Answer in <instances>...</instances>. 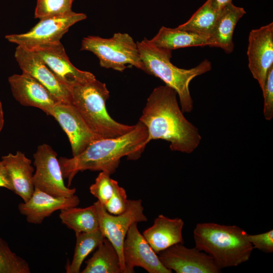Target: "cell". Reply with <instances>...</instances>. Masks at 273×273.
<instances>
[{
    "instance_id": "cell-8",
    "label": "cell",
    "mask_w": 273,
    "mask_h": 273,
    "mask_svg": "<svg viewBox=\"0 0 273 273\" xmlns=\"http://www.w3.org/2000/svg\"><path fill=\"white\" fill-rule=\"evenodd\" d=\"M86 18L85 14L72 11L67 14L39 19L28 32L7 35L9 42L32 49L38 46L60 41L64 34L74 24Z\"/></svg>"
},
{
    "instance_id": "cell-10",
    "label": "cell",
    "mask_w": 273,
    "mask_h": 273,
    "mask_svg": "<svg viewBox=\"0 0 273 273\" xmlns=\"http://www.w3.org/2000/svg\"><path fill=\"white\" fill-rule=\"evenodd\" d=\"M14 56L22 73L37 80L58 103L71 104L70 88L57 78L37 53L32 50L18 46Z\"/></svg>"
},
{
    "instance_id": "cell-31",
    "label": "cell",
    "mask_w": 273,
    "mask_h": 273,
    "mask_svg": "<svg viewBox=\"0 0 273 273\" xmlns=\"http://www.w3.org/2000/svg\"><path fill=\"white\" fill-rule=\"evenodd\" d=\"M248 239L253 249H257L266 253L273 252V230L256 234H248Z\"/></svg>"
},
{
    "instance_id": "cell-9",
    "label": "cell",
    "mask_w": 273,
    "mask_h": 273,
    "mask_svg": "<svg viewBox=\"0 0 273 273\" xmlns=\"http://www.w3.org/2000/svg\"><path fill=\"white\" fill-rule=\"evenodd\" d=\"M33 158L36 168L33 176L34 188L55 197H70L75 194V188L65 186L57 153L50 145L38 146Z\"/></svg>"
},
{
    "instance_id": "cell-29",
    "label": "cell",
    "mask_w": 273,
    "mask_h": 273,
    "mask_svg": "<svg viewBox=\"0 0 273 273\" xmlns=\"http://www.w3.org/2000/svg\"><path fill=\"white\" fill-rule=\"evenodd\" d=\"M113 191L108 202L104 205L106 210L113 215L123 213L127 208L129 200L125 189L119 186L117 181L113 179Z\"/></svg>"
},
{
    "instance_id": "cell-26",
    "label": "cell",
    "mask_w": 273,
    "mask_h": 273,
    "mask_svg": "<svg viewBox=\"0 0 273 273\" xmlns=\"http://www.w3.org/2000/svg\"><path fill=\"white\" fill-rule=\"evenodd\" d=\"M28 262L13 252L0 237V273H30Z\"/></svg>"
},
{
    "instance_id": "cell-33",
    "label": "cell",
    "mask_w": 273,
    "mask_h": 273,
    "mask_svg": "<svg viewBox=\"0 0 273 273\" xmlns=\"http://www.w3.org/2000/svg\"><path fill=\"white\" fill-rule=\"evenodd\" d=\"M232 0H211L213 6L218 11H220L227 5L232 3Z\"/></svg>"
},
{
    "instance_id": "cell-34",
    "label": "cell",
    "mask_w": 273,
    "mask_h": 273,
    "mask_svg": "<svg viewBox=\"0 0 273 273\" xmlns=\"http://www.w3.org/2000/svg\"><path fill=\"white\" fill-rule=\"evenodd\" d=\"M4 124V113L2 103L0 101V133Z\"/></svg>"
},
{
    "instance_id": "cell-14",
    "label": "cell",
    "mask_w": 273,
    "mask_h": 273,
    "mask_svg": "<svg viewBox=\"0 0 273 273\" xmlns=\"http://www.w3.org/2000/svg\"><path fill=\"white\" fill-rule=\"evenodd\" d=\"M30 50L37 53L57 78L70 88L77 83L95 77L72 64L60 41L41 44Z\"/></svg>"
},
{
    "instance_id": "cell-25",
    "label": "cell",
    "mask_w": 273,
    "mask_h": 273,
    "mask_svg": "<svg viewBox=\"0 0 273 273\" xmlns=\"http://www.w3.org/2000/svg\"><path fill=\"white\" fill-rule=\"evenodd\" d=\"M76 244L71 263L66 266L67 273H79L85 258L103 241L105 237L100 229L89 233H77Z\"/></svg>"
},
{
    "instance_id": "cell-4",
    "label": "cell",
    "mask_w": 273,
    "mask_h": 273,
    "mask_svg": "<svg viewBox=\"0 0 273 273\" xmlns=\"http://www.w3.org/2000/svg\"><path fill=\"white\" fill-rule=\"evenodd\" d=\"M248 234L236 225L201 222L193 231L195 247L210 255L221 268L248 261L253 250Z\"/></svg>"
},
{
    "instance_id": "cell-11",
    "label": "cell",
    "mask_w": 273,
    "mask_h": 273,
    "mask_svg": "<svg viewBox=\"0 0 273 273\" xmlns=\"http://www.w3.org/2000/svg\"><path fill=\"white\" fill-rule=\"evenodd\" d=\"M158 257L167 269L176 273H219L221 269L208 254L196 247L178 243L160 252Z\"/></svg>"
},
{
    "instance_id": "cell-2",
    "label": "cell",
    "mask_w": 273,
    "mask_h": 273,
    "mask_svg": "<svg viewBox=\"0 0 273 273\" xmlns=\"http://www.w3.org/2000/svg\"><path fill=\"white\" fill-rule=\"evenodd\" d=\"M147 127L139 121L129 132L120 136L101 139L90 143L80 154L68 158H59L63 178L68 180V187L79 171H100L113 174L121 159H138L148 142Z\"/></svg>"
},
{
    "instance_id": "cell-27",
    "label": "cell",
    "mask_w": 273,
    "mask_h": 273,
    "mask_svg": "<svg viewBox=\"0 0 273 273\" xmlns=\"http://www.w3.org/2000/svg\"><path fill=\"white\" fill-rule=\"evenodd\" d=\"M73 0H37L34 17L36 19L62 16L71 12Z\"/></svg>"
},
{
    "instance_id": "cell-19",
    "label": "cell",
    "mask_w": 273,
    "mask_h": 273,
    "mask_svg": "<svg viewBox=\"0 0 273 273\" xmlns=\"http://www.w3.org/2000/svg\"><path fill=\"white\" fill-rule=\"evenodd\" d=\"M2 161L10 174L13 192L20 196L24 202H27L34 191L33 182L34 168L31 160L24 153L17 151L2 157Z\"/></svg>"
},
{
    "instance_id": "cell-13",
    "label": "cell",
    "mask_w": 273,
    "mask_h": 273,
    "mask_svg": "<svg viewBox=\"0 0 273 273\" xmlns=\"http://www.w3.org/2000/svg\"><path fill=\"white\" fill-rule=\"evenodd\" d=\"M247 55L250 72L262 89L273 66L272 22L250 32Z\"/></svg>"
},
{
    "instance_id": "cell-7",
    "label": "cell",
    "mask_w": 273,
    "mask_h": 273,
    "mask_svg": "<svg viewBox=\"0 0 273 273\" xmlns=\"http://www.w3.org/2000/svg\"><path fill=\"white\" fill-rule=\"evenodd\" d=\"M99 223V228L104 237L116 250L120 261L122 273H126L122 249L126 234L134 223L145 222L148 219L144 213L141 199L129 200L127 209L123 213L113 215L107 211L98 200L94 203Z\"/></svg>"
},
{
    "instance_id": "cell-20",
    "label": "cell",
    "mask_w": 273,
    "mask_h": 273,
    "mask_svg": "<svg viewBox=\"0 0 273 273\" xmlns=\"http://www.w3.org/2000/svg\"><path fill=\"white\" fill-rule=\"evenodd\" d=\"M246 14L243 8L232 3L220 11L214 29L209 37L208 46L222 49L230 54L234 50L233 35L237 22Z\"/></svg>"
},
{
    "instance_id": "cell-24",
    "label": "cell",
    "mask_w": 273,
    "mask_h": 273,
    "mask_svg": "<svg viewBox=\"0 0 273 273\" xmlns=\"http://www.w3.org/2000/svg\"><path fill=\"white\" fill-rule=\"evenodd\" d=\"M219 13L220 11L213 6L211 0H207L187 22L176 28L209 37L214 29Z\"/></svg>"
},
{
    "instance_id": "cell-22",
    "label": "cell",
    "mask_w": 273,
    "mask_h": 273,
    "mask_svg": "<svg viewBox=\"0 0 273 273\" xmlns=\"http://www.w3.org/2000/svg\"><path fill=\"white\" fill-rule=\"evenodd\" d=\"M85 263L86 266L82 273H122L119 255L111 243L105 238Z\"/></svg>"
},
{
    "instance_id": "cell-15",
    "label": "cell",
    "mask_w": 273,
    "mask_h": 273,
    "mask_svg": "<svg viewBox=\"0 0 273 273\" xmlns=\"http://www.w3.org/2000/svg\"><path fill=\"white\" fill-rule=\"evenodd\" d=\"M52 117L67 134L73 156L80 154L90 143L99 140L72 104H57Z\"/></svg>"
},
{
    "instance_id": "cell-17",
    "label": "cell",
    "mask_w": 273,
    "mask_h": 273,
    "mask_svg": "<svg viewBox=\"0 0 273 273\" xmlns=\"http://www.w3.org/2000/svg\"><path fill=\"white\" fill-rule=\"evenodd\" d=\"M79 203L80 199L75 194L70 197H55L34 188L30 198L20 203L18 207L29 223L40 224L55 211L77 207Z\"/></svg>"
},
{
    "instance_id": "cell-30",
    "label": "cell",
    "mask_w": 273,
    "mask_h": 273,
    "mask_svg": "<svg viewBox=\"0 0 273 273\" xmlns=\"http://www.w3.org/2000/svg\"><path fill=\"white\" fill-rule=\"evenodd\" d=\"M262 91L264 99V117L269 121L273 118V66L268 71Z\"/></svg>"
},
{
    "instance_id": "cell-21",
    "label": "cell",
    "mask_w": 273,
    "mask_h": 273,
    "mask_svg": "<svg viewBox=\"0 0 273 273\" xmlns=\"http://www.w3.org/2000/svg\"><path fill=\"white\" fill-rule=\"evenodd\" d=\"M150 41L158 47L172 51L179 48L208 46L209 37L177 28L162 26Z\"/></svg>"
},
{
    "instance_id": "cell-28",
    "label": "cell",
    "mask_w": 273,
    "mask_h": 273,
    "mask_svg": "<svg viewBox=\"0 0 273 273\" xmlns=\"http://www.w3.org/2000/svg\"><path fill=\"white\" fill-rule=\"evenodd\" d=\"M107 172L101 171L95 182L89 187L90 193L98 199V200L105 205L111 198L113 191V179Z\"/></svg>"
},
{
    "instance_id": "cell-12",
    "label": "cell",
    "mask_w": 273,
    "mask_h": 273,
    "mask_svg": "<svg viewBox=\"0 0 273 273\" xmlns=\"http://www.w3.org/2000/svg\"><path fill=\"white\" fill-rule=\"evenodd\" d=\"M138 223L129 228L124 241L123 257L126 273L134 272L135 267H141L149 273H171L161 263L153 250L139 232Z\"/></svg>"
},
{
    "instance_id": "cell-32",
    "label": "cell",
    "mask_w": 273,
    "mask_h": 273,
    "mask_svg": "<svg viewBox=\"0 0 273 273\" xmlns=\"http://www.w3.org/2000/svg\"><path fill=\"white\" fill-rule=\"evenodd\" d=\"M0 187L13 192V187L10 174L2 160L0 161Z\"/></svg>"
},
{
    "instance_id": "cell-3",
    "label": "cell",
    "mask_w": 273,
    "mask_h": 273,
    "mask_svg": "<svg viewBox=\"0 0 273 273\" xmlns=\"http://www.w3.org/2000/svg\"><path fill=\"white\" fill-rule=\"evenodd\" d=\"M143 65V71L163 81L174 89L178 96L183 113H190L193 109L189 85L196 77L211 69V64L205 59L198 66L191 69L179 68L170 62L172 51L158 47L145 37L137 42Z\"/></svg>"
},
{
    "instance_id": "cell-6",
    "label": "cell",
    "mask_w": 273,
    "mask_h": 273,
    "mask_svg": "<svg viewBox=\"0 0 273 273\" xmlns=\"http://www.w3.org/2000/svg\"><path fill=\"white\" fill-rule=\"evenodd\" d=\"M80 50L94 53L105 68L119 72L132 66L143 69L137 42L127 33H116L109 38L88 36L83 38Z\"/></svg>"
},
{
    "instance_id": "cell-23",
    "label": "cell",
    "mask_w": 273,
    "mask_h": 273,
    "mask_svg": "<svg viewBox=\"0 0 273 273\" xmlns=\"http://www.w3.org/2000/svg\"><path fill=\"white\" fill-rule=\"evenodd\" d=\"M59 217L63 224L75 233H89L99 229L94 204L85 208L73 207L62 209Z\"/></svg>"
},
{
    "instance_id": "cell-5",
    "label": "cell",
    "mask_w": 273,
    "mask_h": 273,
    "mask_svg": "<svg viewBox=\"0 0 273 273\" xmlns=\"http://www.w3.org/2000/svg\"><path fill=\"white\" fill-rule=\"evenodd\" d=\"M70 89L71 104L98 139L119 137L134 127L135 124L119 123L110 116L106 106L109 91L96 77L77 83Z\"/></svg>"
},
{
    "instance_id": "cell-18",
    "label": "cell",
    "mask_w": 273,
    "mask_h": 273,
    "mask_svg": "<svg viewBox=\"0 0 273 273\" xmlns=\"http://www.w3.org/2000/svg\"><path fill=\"white\" fill-rule=\"evenodd\" d=\"M184 225L181 218H170L160 214L154 220L153 224L145 230L142 235L153 250L158 254L172 245L184 244Z\"/></svg>"
},
{
    "instance_id": "cell-16",
    "label": "cell",
    "mask_w": 273,
    "mask_h": 273,
    "mask_svg": "<svg viewBox=\"0 0 273 273\" xmlns=\"http://www.w3.org/2000/svg\"><path fill=\"white\" fill-rule=\"evenodd\" d=\"M13 97L21 105L40 109L52 116L56 100L37 80L27 74H13L8 78Z\"/></svg>"
},
{
    "instance_id": "cell-1",
    "label": "cell",
    "mask_w": 273,
    "mask_h": 273,
    "mask_svg": "<svg viewBox=\"0 0 273 273\" xmlns=\"http://www.w3.org/2000/svg\"><path fill=\"white\" fill-rule=\"evenodd\" d=\"M177 93L165 85L155 87L147 99L139 121L147 127L148 143L161 139L172 151L191 154L202 140L198 128L188 121L179 107Z\"/></svg>"
}]
</instances>
